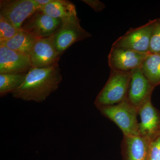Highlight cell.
I'll return each mask as SVG.
<instances>
[{"label": "cell", "mask_w": 160, "mask_h": 160, "mask_svg": "<svg viewBox=\"0 0 160 160\" xmlns=\"http://www.w3.org/2000/svg\"><path fill=\"white\" fill-rule=\"evenodd\" d=\"M130 72L111 71L108 81L95 100L94 105L98 109L116 105L126 98Z\"/></svg>", "instance_id": "3"}, {"label": "cell", "mask_w": 160, "mask_h": 160, "mask_svg": "<svg viewBox=\"0 0 160 160\" xmlns=\"http://www.w3.org/2000/svg\"><path fill=\"white\" fill-rule=\"evenodd\" d=\"M39 11L52 18L62 20L77 14L74 4L67 0H51Z\"/></svg>", "instance_id": "15"}, {"label": "cell", "mask_w": 160, "mask_h": 160, "mask_svg": "<svg viewBox=\"0 0 160 160\" xmlns=\"http://www.w3.org/2000/svg\"><path fill=\"white\" fill-rule=\"evenodd\" d=\"M155 88L145 77L141 68H137L130 72L126 98L138 110L145 101L152 97Z\"/></svg>", "instance_id": "9"}, {"label": "cell", "mask_w": 160, "mask_h": 160, "mask_svg": "<svg viewBox=\"0 0 160 160\" xmlns=\"http://www.w3.org/2000/svg\"><path fill=\"white\" fill-rule=\"evenodd\" d=\"M98 109L103 116L113 122L123 135H140L138 109L127 99L116 105L104 106Z\"/></svg>", "instance_id": "2"}, {"label": "cell", "mask_w": 160, "mask_h": 160, "mask_svg": "<svg viewBox=\"0 0 160 160\" xmlns=\"http://www.w3.org/2000/svg\"><path fill=\"white\" fill-rule=\"evenodd\" d=\"M82 2L91 7L96 12H100L106 8L105 4L98 0H82Z\"/></svg>", "instance_id": "21"}, {"label": "cell", "mask_w": 160, "mask_h": 160, "mask_svg": "<svg viewBox=\"0 0 160 160\" xmlns=\"http://www.w3.org/2000/svg\"><path fill=\"white\" fill-rule=\"evenodd\" d=\"M80 21L77 14L62 20L53 33L55 46L62 54L75 43L91 37V34L81 27Z\"/></svg>", "instance_id": "5"}, {"label": "cell", "mask_w": 160, "mask_h": 160, "mask_svg": "<svg viewBox=\"0 0 160 160\" xmlns=\"http://www.w3.org/2000/svg\"><path fill=\"white\" fill-rule=\"evenodd\" d=\"M22 29H18L0 17V42L7 41L13 37Z\"/></svg>", "instance_id": "19"}, {"label": "cell", "mask_w": 160, "mask_h": 160, "mask_svg": "<svg viewBox=\"0 0 160 160\" xmlns=\"http://www.w3.org/2000/svg\"><path fill=\"white\" fill-rule=\"evenodd\" d=\"M40 9L35 0L0 1V17L18 29H22L26 20Z\"/></svg>", "instance_id": "4"}, {"label": "cell", "mask_w": 160, "mask_h": 160, "mask_svg": "<svg viewBox=\"0 0 160 160\" xmlns=\"http://www.w3.org/2000/svg\"><path fill=\"white\" fill-rule=\"evenodd\" d=\"M148 54L112 46L108 55V64L111 71L130 72L135 69L142 68Z\"/></svg>", "instance_id": "7"}, {"label": "cell", "mask_w": 160, "mask_h": 160, "mask_svg": "<svg viewBox=\"0 0 160 160\" xmlns=\"http://www.w3.org/2000/svg\"><path fill=\"white\" fill-rule=\"evenodd\" d=\"M147 160H160V131L149 139Z\"/></svg>", "instance_id": "20"}, {"label": "cell", "mask_w": 160, "mask_h": 160, "mask_svg": "<svg viewBox=\"0 0 160 160\" xmlns=\"http://www.w3.org/2000/svg\"><path fill=\"white\" fill-rule=\"evenodd\" d=\"M149 142L141 135H123L121 146L125 160H147Z\"/></svg>", "instance_id": "13"}, {"label": "cell", "mask_w": 160, "mask_h": 160, "mask_svg": "<svg viewBox=\"0 0 160 160\" xmlns=\"http://www.w3.org/2000/svg\"><path fill=\"white\" fill-rule=\"evenodd\" d=\"M138 116L140 135L149 139L160 131V111L152 105L151 97L140 106Z\"/></svg>", "instance_id": "12"}, {"label": "cell", "mask_w": 160, "mask_h": 160, "mask_svg": "<svg viewBox=\"0 0 160 160\" xmlns=\"http://www.w3.org/2000/svg\"><path fill=\"white\" fill-rule=\"evenodd\" d=\"M62 20L54 18L38 11L32 15L23 24L22 29L37 38L49 37L59 27Z\"/></svg>", "instance_id": "10"}, {"label": "cell", "mask_w": 160, "mask_h": 160, "mask_svg": "<svg viewBox=\"0 0 160 160\" xmlns=\"http://www.w3.org/2000/svg\"><path fill=\"white\" fill-rule=\"evenodd\" d=\"M35 1L40 6L41 9L44 6L49 4L51 2V0H35Z\"/></svg>", "instance_id": "22"}, {"label": "cell", "mask_w": 160, "mask_h": 160, "mask_svg": "<svg viewBox=\"0 0 160 160\" xmlns=\"http://www.w3.org/2000/svg\"><path fill=\"white\" fill-rule=\"evenodd\" d=\"M38 38L33 35L22 30L10 39L0 42V46H4L12 50L29 57L32 47Z\"/></svg>", "instance_id": "14"}, {"label": "cell", "mask_w": 160, "mask_h": 160, "mask_svg": "<svg viewBox=\"0 0 160 160\" xmlns=\"http://www.w3.org/2000/svg\"><path fill=\"white\" fill-rule=\"evenodd\" d=\"M62 55L55 46L53 34L49 37L38 38L29 58L33 68H48L59 66Z\"/></svg>", "instance_id": "8"}, {"label": "cell", "mask_w": 160, "mask_h": 160, "mask_svg": "<svg viewBox=\"0 0 160 160\" xmlns=\"http://www.w3.org/2000/svg\"><path fill=\"white\" fill-rule=\"evenodd\" d=\"M62 77L59 66L38 68L32 67L22 84L12 94L15 98L42 102L59 88Z\"/></svg>", "instance_id": "1"}, {"label": "cell", "mask_w": 160, "mask_h": 160, "mask_svg": "<svg viewBox=\"0 0 160 160\" xmlns=\"http://www.w3.org/2000/svg\"><path fill=\"white\" fill-rule=\"evenodd\" d=\"M26 73L0 74V95L12 93L22 84Z\"/></svg>", "instance_id": "17"}, {"label": "cell", "mask_w": 160, "mask_h": 160, "mask_svg": "<svg viewBox=\"0 0 160 160\" xmlns=\"http://www.w3.org/2000/svg\"><path fill=\"white\" fill-rule=\"evenodd\" d=\"M141 69L152 86L156 87L160 85V54L149 53Z\"/></svg>", "instance_id": "16"}, {"label": "cell", "mask_w": 160, "mask_h": 160, "mask_svg": "<svg viewBox=\"0 0 160 160\" xmlns=\"http://www.w3.org/2000/svg\"><path fill=\"white\" fill-rule=\"evenodd\" d=\"M32 67L29 57L0 46V74L27 73Z\"/></svg>", "instance_id": "11"}, {"label": "cell", "mask_w": 160, "mask_h": 160, "mask_svg": "<svg viewBox=\"0 0 160 160\" xmlns=\"http://www.w3.org/2000/svg\"><path fill=\"white\" fill-rule=\"evenodd\" d=\"M149 53L160 54V18L155 19L150 38Z\"/></svg>", "instance_id": "18"}, {"label": "cell", "mask_w": 160, "mask_h": 160, "mask_svg": "<svg viewBox=\"0 0 160 160\" xmlns=\"http://www.w3.org/2000/svg\"><path fill=\"white\" fill-rule=\"evenodd\" d=\"M154 22L155 19L149 20L143 26L129 29L125 34L119 38L112 44V46L149 53L150 38Z\"/></svg>", "instance_id": "6"}]
</instances>
